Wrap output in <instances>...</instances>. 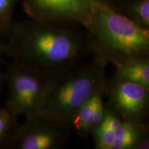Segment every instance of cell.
Listing matches in <instances>:
<instances>
[{
	"label": "cell",
	"mask_w": 149,
	"mask_h": 149,
	"mask_svg": "<svg viewBox=\"0 0 149 149\" xmlns=\"http://www.w3.org/2000/svg\"><path fill=\"white\" fill-rule=\"evenodd\" d=\"M107 64L102 56L94 54L50 77L40 113L68 127L75 111L105 84Z\"/></svg>",
	"instance_id": "3"
},
{
	"label": "cell",
	"mask_w": 149,
	"mask_h": 149,
	"mask_svg": "<svg viewBox=\"0 0 149 149\" xmlns=\"http://www.w3.org/2000/svg\"><path fill=\"white\" fill-rule=\"evenodd\" d=\"M113 65L116 68L114 77L149 88V57L128 59Z\"/></svg>",
	"instance_id": "10"
},
{
	"label": "cell",
	"mask_w": 149,
	"mask_h": 149,
	"mask_svg": "<svg viewBox=\"0 0 149 149\" xmlns=\"http://www.w3.org/2000/svg\"><path fill=\"white\" fill-rule=\"evenodd\" d=\"M70 130L43 113L27 115L18 123L7 148H63L68 144Z\"/></svg>",
	"instance_id": "5"
},
{
	"label": "cell",
	"mask_w": 149,
	"mask_h": 149,
	"mask_svg": "<svg viewBox=\"0 0 149 149\" xmlns=\"http://www.w3.org/2000/svg\"><path fill=\"white\" fill-rule=\"evenodd\" d=\"M147 133L148 126L146 122L122 120L115 133L113 149H133Z\"/></svg>",
	"instance_id": "11"
},
{
	"label": "cell",
	"mask_w": 149,
	"mask_h": 149,
	"mask_svg": "<svg viewBox=\"0 0 149 149\" xmlns=\"http://www.w3.org/2000/svg\"><path fill=\"white\" fill-rule=\"evenodd\" d=\"M84 28L95 54L108 63L149 57V30L98 0H93L90 17Z\"/></svg>",
	"instance_id": "2"
},
{
	"label": "cell",
	"mask_w": 149,
	"mask_h": 149,
	"mask_svg": "<svg viewBox=\"0 0 149 149\" xmlns=\"http://www.w3.org/2000/svg\"><path fill=\"white\" fill-rule=\"evenodd\" d=\"M18 123L6 108H0V148H8Z\"/></svg>",
	"instance_id": "13"
},
{
	"label": "cell",
	"mask_w": 149,
	"mask_h": 149,
	"mask_svg": "<svg viewBox=\"0 0 149 149\" xmlns=\"http://www.w3.org/2000/svg\"><path fill=\"white\" fill-rule=\"evenodd\" d=\"M80 26L31 18L14 21L5 37L7 55L51 77L95 54L88 33Z\"/></svg>",
	"instance_id": "1"
},
{
	"label": "cell",
	"mask_w": 149,
	"mask_h": 149,
	"mask_svg": "<svg viewBox=\"0 0 149 149\" xmlns=\"http://www.w3.org/2000/svg\"><path fill=\"white\" fill-rule=\"evenodd\" d=\"M104 86L93 93L70 118L68 127L80 137H88L103 120L106 109Z\"/></svg>",
	"instance_id": "8"
},
{
	"label": "cell",
	"mask_w": 149,
	"mask_h": 149,
	"mask_svg": "<svg viewBox=\"0 0 149 149\" xmlns=\"http://www.w3.org/2000/svg\"><path fill=\"white\" fill-rule=\"evenodd\" d=\"M22 2L30 18L84 27L90 17L93 0H22Z\"/></svg>",
	"instance_id": "7"
},
{
	"label": "cell",
	"mask_w": 149,
	"mask_h": 149,
	"mask_svg": "<svg viewBox=\"0 0 149 149\" xmlns=\"http://www.w3.org/2000/svg\"><path fill=\"white\" fill-rule=\"evenodd\" d=\"M108 104L122 120L146 122L149 111V88L117 79H107L104 86Z\"/></svg>",
	"instance_id": "6"
},
{
	"label": "cell",
	"mask_w": 149,
	"mask_h": 149,
	"mask_svg": "<svg viewBox=\"0 0 149 149\" xmlns=\"http://www.w3.org/2000/svg\"><path fill=\"white\" fill-rule=\"evenodd\" d=\"M3 39L0 35V61L2 60L3 56L7 55V44Z\"/></svg>",
	"instance_id": "16"
},
{
	"label": "cell",
	"mask_w": 149,
	"mask_h": 149,
	"mask_svg": "<svg viewBox=\"0 0 149 149\" xmlns=\"http://www.w3.org/2000/svg\"><path fill=\"white\" fill-rule=\"evenodd\" d=\"M3 75L8 91L6 109L17 119L40 113L51 76L13 60L6 64Z\"/></svg>",
	"instance_id": "4"
},
{
	"label": "cell",
	"mask_w": 149,
	"mask_h": 149,
	"mask_svg": "<svg viewBox=\"0 0 149 149\" xmlns=\"http://www.w3.org/2000/svg\"><path fill=\"white\" fill-rule=\"evenodd\" d=\"M17 0H0V35L5 38L14 22L13 15Z\"/></svg>",
	"instance_id": "14"
},
{
	"label": "cell",
	"mask_w": 149,
	"mask_h": 149,
	"mask_svg": "<svg viewBox=\"0 0 149 149\" xmlns=\"http://www.w3.org/2000/svg\"><path fill=\"white\" fill-rule=\"evenodd\" d=\"M105 107L103 120L91 135L96 149H113L115 133L122 120L120 115L106 103Z\"/></svg>",
	"instance_id": "9"
},
{
	"label": "cell",
	"mask_w": 149,
	"mask_h": 149,
	"mask_svg": "<svg viewBox=\"0 0 149 149\" xmlns=\"http://www.w3.org/2000/svg\"><path fill=\"white\" fill-rule=\"evenodd\" d=\"M149 148V134L147 133L136 143L133 149H148Z\"/></svg>",
	"instance_id": "15"
},
{
	"label": "cell",
	"mask_w": 149,
	"mask_h": 149,
	"mask_svg": "<svg viewBox=\"0 0 149 149\" xmlns=\"http://www.w3.org/2000/svg\"><path fill=\"white\" fill-rule=\"evenodd\" d=\"M5 84L4 81V75H3V72H2L0 70V94H1V91H2L3 86Z\"/></svg>",
	"instance_id": "17"
},
{
	"label": "cell",
	"mask_w": 149,
	"mask_h": 149,
	"mask_svg": "<svg viewBox=\"0 0 149 149\" xmlns=\"http://www.w3.org/2000/svg\"><path fill=\"white\" fill-rule=\"evenodd\" d=\"M109 6L139 26L149 30V0H118Z\"/></svg>",
	"instance_id": "12"
},
{
	"label": "cell",
	"mask_w": 149,
	"mask_h": 149,
	"mask_svg": "<svg viewBox=\"0 0 149 149\" xmlns=\"http://www.w3.org/2000/svg\"><path fill=\"white\" fill-rule=\"evenodd\" d=\"M98 1L105 3V4H107V6H111L113 4V3L116 2L117 1H118V0H98Z\"/></svg>",
	"instance_id": "18"
}]
</instances>
